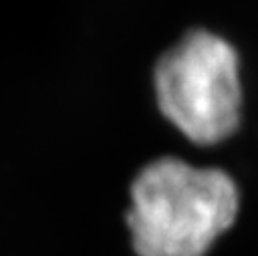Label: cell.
<instances>
[{"label": "cell", "instance_id": "6da1fadb", "mask_svg": "<svg viewBox=\"0 0 258 256\" xmlns=\"http://www.w3.org/2000/svg\"><path fill=\"white\" fill-rule=\"evenodd\" d=\"M238 187L216 167L175 157L145 165L131 185L127 224L137 256H204L238 214Z\"/></svg>", "mask_w": 258, "mask_h": 256}, {"label": "cell", "instance_id": "7a4b0ae2", "mask_svg": "<svg viewBox=\"0 0 258 256\" xmlns=\"http://www.w3.org/2000/svg\"><path fill=\"white\" fill-rule=\"evenodd\" d=\"M153 85L161 113L189 141L212 145L238 129V54L218 34L187 32L157 60Z\"/></svg>", "mask_w": 258, "mask_h": 256}]
</instances>
